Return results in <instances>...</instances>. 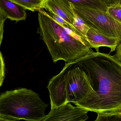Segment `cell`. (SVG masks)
<instances>
[{"mask_svg":"<svg viewBox=\"0 0 121 121\" xmlns=\"http://www.w3.org/2000/svg\"><path fill=\"white\" fill-rule=\"evenodd\" d=\"M74 65L89 77L94 92L77 106L97 114L121 112V63L114 55L94 52Z\"/></svg>","mask_w":121,"mask_h":121,"instance_id":"1","label":"cell"},{"mask_svg":"<svg viewBox=\"0 0 121 121\" xmlns=\"http://www.w3.org/2000/svg\"><path fill=\"white\" fill-rule=\"evenodd\" d=\"M38 11V31L54 63L63 60L72 66L94 52L86 40L60 25L43 9Z\"/></svg>","mask_w":121,"mask_h":121,"instance_id":"2","label":"cell"},{"mask_svg":"<svg viewBox=\"0 0 121 121\" xmlns=\"http://www.w3.org/2000/svg\"><path fill=\"white\" fill-rule=\"evenodd\" d=\"M48 105L31 90L22 88L0 95V117L12 120L41 121Z\"/></svg>","mask_w":121,"mask_h":121,"instance_id":"3","label":"cell"},{"mask_svg":"<svg viewBox=\"0 0 121 121\" xmlns=\"http://www.w3.org/2000/svg\"><path fill=\"white\" fill-rule=\"evenodd\" d=\"M71 4L74 11L90 28L108 37L117 38L121 43V23L106 12Z\"/></svg>","mask_w":121,"mask_h":121,"instance_id":"4","label":"cell"},{"mask_svg":"<svg viewBox=\"0 0 121 121\" xmlns=\"http://www.w3.org/2000/svg\"><path fill=\"white\" fill-rule=\"evenodd\" d=\"M67 103H77L94 92L88 76L77 65L69 66L66 75Z\"/></svg>","mask_w":121,"mask_h":121,"instance_id":"5","label":"cell"},{"mask_svg":"<svg viewBox=\"0 0 121 121\" xmlns=\"http://www.w3.org/2000/svg\"><path fill=\"white\" fill-rule=\"evenodd\" d=\"M70 65L65 64L62 71L49 82L47 88L49 91L51 109L67 103L66 75Z\"/></svg>","mask_w":121,"mask_h":121,"instance_id":"6","label":"cell"},{"mask_svg":"<svg viewBox=\"0 0 121 121\" xmlns=\"http://www.w3.org/2000/svg\"><path fill=\"white\" fill-rule=\"evenodd\" d=\"M88 111L67 103L51 111L41 121H85L89 117Z\"/></svg>","mask_w":121,"mask_h":121,"instance_id":"7","label":"cell"},{"mask_svg":"<svg viewBox=\"0 0 121 121\" xmlns=\"http://www.w3.org/2000/svg\"><path fill=\"white\" fill-rule=\"evenodd\" d=\"M44 8L49 11L50 13L62 18L74 27V11L69 0H44Z\"/></svg>","mask_w":121,"mask_h":121,"instance_id":"8","label":"cell"},{"mask_svg":"<svg viewBox=\"0 0 121 121\" xmlns=\"http://www.w3.org/2000/svg\"><path fill=\"white\" fill-rule=\"evenodd\" d=\"M86 37L91 48H95L97 52H99L100 47H106L110 48L111 52H113L120 43L117 38L108 37L92 28L88 31Z\"/></svg>","mask_w":121,"mask_h":121,"instance_id":"9","label":"cell"},{"mask_svg":"<svg viewBox=\"0 0 121 121\" xmlns=\"http://www.w3.org/2000/svg\"><path fill=\"white\" fill-rule=\"evenodd\" d=\"M0 9L6 19L16 22L26 19V9L11 0H0Z\"/></svg>","mask_w":121,"mask_h":121,"instance_id":"10","label":"cell"},{"mask_svg":"<svg viewBox=\"0 0 121 121\" xmlns=\"http://www.w3.org/2000/svg\"><path fill=\"white\" fill-rule=\"evenodd\" d=\"M72 4L87 7L92 9L107 11V8L110 4V0H69Z\"/></svg>","mask_w":121,"mask_h":121,"instance_id":"11","label":"cell"},{"mask_svg":"<svg viewBox=\"0 0 121 121\" xmlns=\"http://www.w3.org/2000/svg\"><path fill=\"white\" fill-rule=\"evenodd\" d=\"M13 2L16 3L24 8L25 9L31 11H39L41 9L44 8V0H11Z\"/></svg>","mask_w":121,"mask_h":121,"instance_id":"12","label":"cell"},{"mask_svg":"<svg viewBox=\"0 0 121 121\" xmlns=\"http://www.w3.org/2000/svg\"><path fill=\"white\" fill-rule=\"evenodd\" d=\"M107 13L121 23V0H111Z\"/></svg>","mask_w":121,"mask_h":121,"instance_id":"13","label":"cell"},{"mask_svg":"<svg viewBox=\"0 0 121 121\" xmlns=\"http://www.w3.org/2000/svg\"><path fill=\"white\" fill-rule=\"evenodd\" d=\"M73 26L87 40V33L90 29V28L75 11Z\"/></svg>","mask_w":121,"mask_h":121,"instance_id":"14","label":"cell"},{"mask_svg":"<svg viewBox=\"0 0 121 121\" xmlns=\"http://www.w3.org/2000/svg\"><path fill=\"white\" fill-rule=\"evenodd\" d=\"M94 121H121V112L97 114Z\"/></svg>","mask_w":121,"mask_h":121,"instance_id":"15","label":"cell"},{"mask_svg":"<svg viewBox=\"0 0 121 121\" xmlns=\"http://www.w3.org/2000/svg\"><path fill=\"white\" fill-rule=\"evenodd\" d=\"M5 63L3 55L0 52V88L3 85L5 78Z\"/></svg>","mask_w":121,"mask_h":121,"instance_id":"16","label":"cell"},{"mask_svg":"<svg viewBox=\"0 0 121 121\" xmlns=\"http://www.w3.org/2000/svg\"><path fill=\"white\" fill-rule=\"evenodd\" d=\"M6 19L0 9V47L3 37L4 27Z\"/></svg>","mask_w":121,"mask_h":121,"instance_id":"17","label":"cell"},{"mask_svg":"<svg viewBox=\"0 0 121 121\" xmlns=\"http://www.w3.org/2000/svg\"><path fill=\"white\" fill-rule=\"evenodd\" d=\"M114 56L121 63V42L117 48Z\"/></svg>","mask_w":121,"mask_h":121,"instance_id":"18","label":"cell"},{"mask_svg":"<svg viewBox=\"0 0 121 121\" xmlns=\"http://www.w3.org/2000/svg\"><path fill=\"white\" fill-rule=\"evenodd\" d=\"M0 121H18L15 120H12V119H9L3 117H0Z\"/></svg>","mask_w":121,"mask_h":121,"instance_id":"19","label":"cell"}]
</instances>
